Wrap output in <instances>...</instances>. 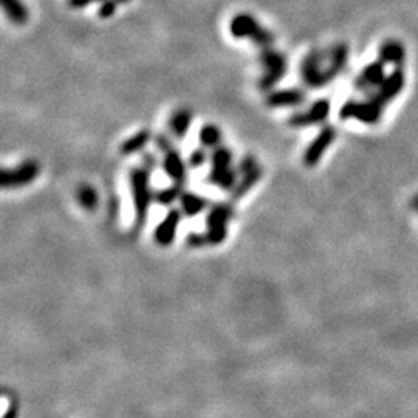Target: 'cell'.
Here are the masks:
<instances>
[{"label":"cell","instance_id":"52a82bcc","mask_svg":"<svg viewBox=\"0 0 418 418\" xmlns=\"http://www.w3.org/2000/svg\"><path fill=\"white\" fill-rule=\"evenodd\" d=\"M330 114V103L327 99H317L316 103L311 104V107L307 112H301V114H295L288 119V124L291 128H308V125H315L324 123Z\"/></svg>","mask_w":418,"mask_h":418},{"label":"cell","instance_id":"5b68a950","mask_svg":"<svg viewBox=\"0 0 418 418\" xmlns=\"http://www.w3.org/2000/svg\"><path fill=\"white\" fill-rule=\"evenodd\" d=\"M381 112H383V104L378 103L375 98L369 99L366 103H358V101H347L346 104L341 107V114L340 116L342 119H349V118H356L363 123L367 124H374L378 119L381 118Z\"/></svg>","mask_w":418,"mask_h":418},{"label":"cell","instance_id":"2e32d148","mask_svg":"<svg viewBox=\"0 0 418 418\" xmlns=\"http://www.w3.org/2000/svg\"><path fill=\"white\" fill-rule=\"evenodd\" d=\"M192 124V114L189 110L180 109L174 112L169 118V130L177 139H183L188 134Z\"/></svg>","mask_w":418,"mask_h":418},{"label":"cell","instance_id":"d4e9b609","mask_svg":"<svg viewBox=\"0 0 418 418\" xmlns=\"http://www.w3.org/2000/svg\"><path fill=\"white\" fill-rule=\"evenodd\" d=\"M78 200L81 202V204L84 208H87V209L95 208L96 203H98L96 191L93 188H90V186H82V188L78 191Z\"/></svg>","mask_w":418,"mask_h":418},{"label":"cell","instance_id":"83f0119b","mask_svg":"<svg viewBox=\"0 0 418 418\" xmlns=\"http://www.w3.org/2000/svg\"><path fill=\"white\" fill-rule=\"evenodd\" d=\"M254 168H257L256 158H254L253 155H247V157H243V158H242V162H241V163H238L237 171H238V174L243 175V174H247V172L253 171Z\"/></svg>","mask_w":418,"mask_h":418},{"label":"cell","instance_id":"d6a6232c","mask_svg":"<svg viewBox=\"0 0 418 418\" xmlns=\"http://www.w3.org/2000/svg\"><path fill=\"white\" fill-rule=\"evenodd\" d=\"M129 0H118V3H128Z\"/></svg>","mask_w":418,"mask_h":418},{"label":"cell","instance_id":"30bf717a","mask_svg":"<svg viewBox=\"0 0 418 418\" xmlns=\"http://www.w3.org/2000/svg\"><path fill=\"white\" fill-rule=\"evenodd\" d=\"M163 155V171L166 172V175L174 183L184 184V182L188 180V174H186V164L180 152L172 148L168 152H164Z\"/></svg>","mask_w":418,"mask_h":418},{"label":"cell","instance_id":"f1b7e54d","mask_svg":"<svg viewBox=\"0 0 418 418\" xmlns=\"http://www.w3.org/2000/svg\"><path fill=\"white\" fill-rule=\"evenodd\" d=\"M186 243H188V247H191V248H200V247H203V245H208L207 237H204V232L203 234L191 232L188 238H186Z\"/></svg>","mask_w":418,"mask_h":418},{"label":"cell","instance_id":"ac0fdd59","mask_svg":"<svg viewBox=\"0 0 418 418\" xmlns=\"http://www.w3.org/2000/svg\"><path fill=\"white\" fill-rule=\"evenodd\" d=\"M182 212L186 217H195L208 208V200L194 192H183L180 198Z\"/></svg>","mask_w":418,"mask_h":418},{"label":"cell","instance_id":"1f68e13d","mask_svg":"<svg viewBox=\"0 0 418 418\" xmlns=\"http://www.w3.org/2000/svg\"><path fill=\"white\" fill-rule=\"evenodd\" d=\"M157 164H158V162H157V158H155V155H152V154H146L144 157H143V168H146L148 171H154L155 168H157Z\"/></svg>","mask_w":418,"mask_h":418},{"label":"cell","instance_id":"603a6c76","mask_svg":"<svg viewBox=\"0 0 418 418\" xmlns=\"http://www.w3.org/2000/svg\"><path fill=\"white\" fill-rule=\"evenodd\" d=\"M232 168V152L227 146H217L211 154V169Z\"/></svg>","mask_w":418,"mask_h":418},{"label":"cell","instance_id":"cb8c5ba5","mask_svg":"<svg viewBox=\"0 0 418 418\" xmlns=\"http://www.w3.org/2000/svg\"><path fill=\"white\" fill-rule=\"evenodd\" d=\"M198 138H200V143L203 148H211V149L214 148L216 149L222 139V132L217 128V125L207 124L200 129V135H198Z\"/></svg>","mask_w":418,"mask_h":418},{"label":"cell","instance_id":"277c9868","mask_svg":"<svg viewBox=\"0 0 418 418\" xmlns=\"http://www.w3.org/2000/svg\"><path fill=\"white\" fill-rule=\"evenodd\" d=\"M261 62L265 69V75L259 81V89L270 90L276 87L287 73V58L273 49H263L261 53Z\"/></svg>","mask_w":418,"mask_h":418},{"label":"cell","instance_id":"ffe728a7","mask_svg":"<svg viewBox=\"0 0 418 418\" xmlns=\"http://www.w3.org/2000/svg\"><path fill=\"white\" fill-rule=\"evenodd\" d=\"M2 6L5 15L8 16L11 22L16 25H24L28 22L30 11L26 8V5L22 3V0H2Z\"/></svg>","mask_w":418,"mask_h":418},{"label":"cell","instance_id":"f546056e","mask_svg":"<svg viewBox=\"0 0 418 418\" xmlns=\"http://www.w3.org/2000/svg\"><path fill=\"white\" fill-rule=\"evenodd\" d=\"M154 141H155L157 149L160 150V152H163V154H164V152H168L169 149L174 148V144H172L171 138H169V137H166V135H162V134H160V135H157Z\"/></svg>","mask_w":418,"mask_h":418},{"label":"cell","instance_id":"4316f807","mask_svg":"<svg viewBox=\"0 0 418 418\" xmlns=\"http://www.w3.org/2000/svg\"><path fill=\"white\" fill-rule=\"evenodd\" d=\"M207 160H208L207 152H204L202 148H200V149H195V150L192 152V154L189 155V166H191V168H194V169L202 168V166H203L204 163H207Z\"/></svg>","mask_w":418,"mask_h":418},{"label":"cell","instance_id":"e0dca14e","mask_svg":"<svg viewBox=\"0 0 418 418\" xmlns=\"http://www.w3.org/2000/svg\"><path fill=\"white\" fill-rule=\"evenodd\" d=\"M237 174L238 171L236 169H211L208 182L212 183L217 188H220L223 191H232L237 184Z\"/></svg>","mask_w":418,"mask_h":418},{"label":"cell","instance_id":"5bb4252c","mask_svg":"<svg viewBox=\"0 0 418 418\" xmlns=\"http://www.w3.org/2000/svg\"><path fill=\"white\" fill-rule=\"evenodd\" d=\"M234 218V209L229 203H217L211 207L207 216V227L209 228H227Z\"/></svg>","mask_w":418,"mask_h":418},{"label":"cell","instance_id":"4dcf8cb0","mask_svg":"<svg viewBox=\"0 0 418 418\" xmlns=\"http://www.w3.org/2000/svg\"><path fill=\"white\" fill-rule=\"evenodd\" d=\"M104 0H67V5L73 10H81L92 3H101Z\"/></svg>","mask_w":418,"mask_h":418},{"label":"cell","instance_id":"7c38bea8","mask_svg":"<svg viewBox=\"0 0 418 418\" xmlns=\"http://www.w3.org/2000/svg\"><path fill=\"white\" fill-rule=\"evenodd\" d=\"M305 101V93L299 89H287L270 93L267 98L268 107H295Z\"/></svg>","mask_w":418,"mask_h":418},{"label":"cell","instance_id":"ba28073f","mask_svg":"<svg viewBox=\"0 0 418 418\" xmlns=\"http://www.w3.org/2000/svg\"><path fill=\"white\" fill-rule=\"evenodd\" d=\"M335 138H336V130L333 128H330V125L324 128L320 132V135L311 141L307 150H305L304 164L308 166V168H313V166L320 163L322 155L325 154V150H327L329 146L335 141Z\"/></svg>","mask_w":418,"mask_h":418},{"label":"cell","instance_id":"6da1fadb","mask_svg":"<svg viewBox=\"0 0 418 418\" xmlns=\"http://www.w3.org/2000/svg\"><path fill=\"white\" fill-rule=\"evenodd\" d=\"M129 180L132 198H134L135 223L138 228H141L148 218L150 203L154 200V194L150 189V171L146 168H132Z\"/></svg>","mask_w":418,"mask_h":418},{"label":"cell","instance_id":"44dd1931","mask_svg":"<svg viewBox=\"0 0 418 418\" xmlns=\"http://www.w3.org/2000/svg\"><path fill=\"white\" fill-rule=\"evenodd\" d=\"M404 58H406V53H404V46L400 42L389 41V42L381 45L380 61L383 64L400 65L404 61Z\"/></svg>","mask_w":418,"mask_h":418},{"label":"cell","instance_id":"4fadbf2b","mask_svg":"<svg viewBox=\"0 0 418 418\" xmlns=\"http://www.w3.org/2000/svg\"><path fill=\"white\" fill-rule=\"evenodd\" d=\"M384 81V64L381 61L378 62H372L367 65L366 69L363 70V73L355 81V85L358 90L367 92L372 87H380L381 82Z\"/></svg>","mask_w":418,"mask_h":418},{"label":"cell","instance_id":"7402d4cb","mask_svg":"<svg viewBox=\"0 0 418 418\" xmlns=\"http://www.w3.org/2000/svg\"><path fill=\"white\" fill-rule=\"evenodd\" d=\"M183 195V184L174 183L169 188H164L162 191H157L154 194V202H157L162 207H169L177 200H180Z\"/></svg>","mask_w":418,"mask_h":418},{"label":"cell","instance_id":"484cf974","mask_svg":"<svg viewBox=\"0 0 418 418\" xmlns=\"http://www.w3.org/2000/svg\"><path fill=\"white\" fill-rule=\"evenodd\" d=\"M116 6H118V0H104V2L99 3L98 17H101V19L112 17L115 15Z\"/></svg>","mask_w":418,"mask_h":418},{"label":"cell","instance_id":"3957f363","mask_svg":"<svg viewBox=\"0 0 418 418\" xmlns=\"http://www.w3.org/2000/svg\"><path fill=\"white\" fill-rule=\"evenodd\" d=\"M322 59L324 55H321V53L311 51L302 61L301 78L307 87L321 89L340 75L335 69L322 67Z\"/></svg>","mask_w":418,"mask_h":418},{"label":"cell","instance_id":"9c48e42d","mask_svg":"<svg viewBox=\"0 0 418 418\" xmlns=\"http://www.w3.org/2000/svg\"><path fill=\"white\" fill-rule=\"evenodd\" d=\"M182 209H171L155 229V241L162 247H168L175 241L178 225L182 220Z\"/></svg>","mask_w":418,"mask_h":418},{"label":"cell","instance_id":"7a4b0ae2","mask_svg":"<svg viewBox=\"0 0 418 418\" xmlns=\"http://www.w3.org/2000/svg\"><path fill=\"white\" fill-rule=\"evenodd\" d=\"M229 33L234 39H250L251 42L262 49H270V45L275 42V35L263 28L253 16L245 15V12L231 19Z\"/></svg>","mask_w":418,"mask_h":418},{"label":"cell","instance_id":"d6986e66","mask_svg":"<svg viewBox=\"0 0 418 418\" xmlns=\"http://www.w3.org/2000/svg\"><path fill=\"white\" fill-rule=\"evenodd\" d=\"M150 138L152 134L149 130H139L137 134L129 137L128 139H124L121 146H119V152H121L123 155H134L137 152L143 150L146 146L149 144Z\"/></svg>","mask_w":418,"mask_h":418},{"label":"cell","instance_id":"8fae6325","mask_svg":"<svg viewBox=\"0 0 418 418\" xmlns=\"http://www.w3.org/2000/svg\"><path fill=\"white\" fill-rule=\"evenodd\" d=\"M404 87V75L403 71L398 69L395 70L392 75H389L387 78H384V81L381 82L380 87H378V92L374 96L378 103H381L383 105L392 101V99L400 93Z\"/></svg>","mask_w":418,"mask_h":418},{"label":"cell","instance_id":"8992f818","mask_svg":"<svg viewBox=\"0 0 418 418\" xmlns=\"http://www.w3.org/2000/svg\"><path fill=\"white\" fill-rule=\"evenodd\" d=\"M39 175V164L33 160H26L16 168L2 171V186L5 189L24 188L36 180Z\"/></svg>","mask_w":418,"mask_h":418},{"label":"cell","instance_id":"9a60e30c","mask_svg":"<svg viewBox=\"0 0 418 418\" xmlns=\"http://www.w3.org/2000/svg\"><path fill=\"white\" fill-rule=\"evenodd\" d=\"M261 178H262V168H259V166L253 171L247 172V174H243L241 180L237 182L236 188L231 191V197H229L231 202H237V200H241L243 195H247L248 192L253 189V186L261 180Z\"/></svg>","mask_w":418,"mask_h":418}]
</instances>
